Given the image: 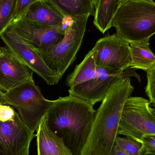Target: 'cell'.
I'll return each instance as SVG.
<instances>
[{
  "mask_svg": "<svg viewBox=\"0 0 155 155\" xmlns=\"http://www.w3.org/2000/svg\"><path fill=\"white\" fill-rule=\"evenodd\" d=\"M130 45V68L146 72L155 68V57L150 48L149 42L133 43Z\"/></svg>",
  "mask_w": 155,
  "mask_h": 155,
  "instance_id": "cell-17",
  "label": "cell"
},
{
  "mask_svg": "<svg viewBox=\"0 0 155 155\" xmlns=\"http://www.w3.org/2000/svg\"><path fill=\"white\" fill-rule=\"evenodd\" d=\"M142 155H155V154L147 153H146L143 152Z\"/></svg>",
  "mask_w": 155,
  "mask_h": 155,
  "instance_id": "cell-28",
  "label": "cell"
},
{
  "mask_svg": "<svg viewBox=\"0 0 155 155\" xmlns=\"http://www.w3.org/2000/svg\"><path fill=\"white\" fill-rule=\"evenodd\" d=\"M20 37L35 49L55 45L64 37L65 26H48L29 21L24 16L11 23Z\"/></svg>",
  "mask_w": 155,
  "mask_h": 155,
  "instance_id": "cell-11",
  "label": "cell"
},
{
  "mask_svg": "<svg viewBox=\"0 0 155 155\" xmlns=\"http://www.w3.org/2000/svg\"><path fill=\"white\" fill-rule=\"evenodd\" d=\"M91 51L96 68L105 69L112 74L130 67V45L115 34L100 38Z\"/></svg>",
  "mask_w": 155,
  "mask_h": 155,
  "instance_id": "cell-8",
  "label": "cell"
},
{
  "mask_svg": "<svg viewBox=\"0 0 155 155\" xmlns=\"http://www.w3.org/2000/svg\"><path fill=\"white\" fill-rule=\"evenodd\" d=\"M34 132L15 112L13 119L0 122V155H29Z\"/></svg>",
  "mask_w": 155,
  "mask_h": 155,
  "instance_id": "cell-9",
  "label": "cell"
},
{
  "mask_svg": "<svg viewBox=\"0 0 155 155\" xmlns=\"http://www.w3.org/2000/svg\"><path fill=\"white\" fill-rule=\"evenodd\" d=\"M66 18L90 14L94 16L95 8L90 0H45Z\"/></svg>",
  "mask_w": 155,
  "mask_h": 155,
  "instance_id": "cell-15",
  "label": "cell"
},
{
  "mask_svg": "<svg viewBox=\"0 0 155 155\" xmlns=\"http://www.w3.org/2000/svg\"><path fill=\"white\" fill-rule=\"evenodd\" d=\"M38 1L40 0H17L12 22L15 21L24 16L30 7Z\"/></svg>",
  "mask_w": 155,
  "mask_h": 155,
  "instance_id": "cell-22",
  "label": "cell"
},
{
  "mask_svg": "<svg viewBox=\"0 0 155 155\" xmlns=\"http://www.w3.org/2000/svg\"><path fill=\"white\" fill-rule=\"evenodd\" d=\"M115 34L128 43L149 42L155 33L154 0H126L119 5L111 21Z\"/></svg>",
  "mask_w": 155,
  "mask_h": 155,
  "instance_id": "cell-3",
  "label": "cell"
},
{
  "mask_svg": "<svg viewBox=\"0 0 155 155\" xmlns=\"http://www.w3.org/2000/svg\"><path fill=\"white\" fill-rule=\"evenodd\" d=\"M97 77L96 65L91 50L81 63L76 65L72 72L67 76L66 85L72 87Z\"/></svg>",
  "mask_w": 155,
  "mask_h": 155,
  "instance_id": "cell-16",
  "label": "cell"
},
{
  "mask_svg": "<svg viewBox=\"0 0 155 155\" xmlns=\"http://www.w3.org/2000/svg\"><path fill=\"white\" fill-rule=\"evenodd\" d=\"M0 38L19 61L48 85L59 83L62 78L46 65L39 54L20 37L12 24L0 35Z\"/></svg>",
  "mask_w": 155,
  "mask_h": 155,
  "instance_id": "cell-7",
  "label": "cell"
},
{
  "mask_svg": "<svg viewBox=\"0 0 155 155\" xmlns=\"http://www.w3.org/2000/svg\"><path fill=\"white\" fill-rule=\"evenodd\" d=\"M115 144L129 155H142L143 153L141 143L130 137L117 136Z\"/></svg>",
  "mask_w": 155,
  "mask_h": 155,
  "instance_id": "cell-20",
  "label": "cell"
},
{
  "mask_svg": "<svg viewBox=\"0 0 155 155\" xmlns=\"http://www.w3.org/2000/svg\"><path fill=\"white\" fill-rule=\"evenodd\" d=\"M147 84L145 93L148 97L150 104L153 107L155 105V68L147 71Z\"/></svg>",
  "mask_w": 155,
  "mask_h": 155,
  "instance_id": "cell-21",
  "label": "cell"
},
{
  "mask_svg": "<svg viewBox=\"0 0 155 155\" xmlns=\"http://www.w3.org/2000/svg\"><path fill=\"white\" fill-rule=\"evenodd\" d=\"M1 47H0V54H1Z\"/></svg>",
  "mask_w": 155,
  "mask_h": 155,
  "instance_id": "cell-30",
  "label": "cell"
},
{
  "mask_svg": "<svg viewBox=\"0 0 155 155\" xmlns=\"http://www.w3.org/2000/svg\"><path fill=\"white\" fill-rule=\"evenodd\" d=\"M0 104H6V101L5 98L4 93L0 89Z\"/></svg>",
  "mask_w": 155,
  "mask_h": 155,
  "instance_id": "cell-26",
  "label": "cell"
},
{
  "mask_svg": "<svg viewBox=\"0 0 155 155\" xmlns=\"http://www.w3.org/2000/svg\"><path fill=\"white\" fill-rule=\"evenodd\" d=\"M36 131L37 155H73L62 140L50 129L45 116Z\"/></svg>",
  "mask_w": 155,
  "mask_h": 155,
  "instance_id": "cell-13",
  "label": "cell"
},
{
  "mask_svg": "<svg viewBox=\"0 0 155 155\" xmlns=\"http://www.w3.org/2000/svg\"><path fill=\"white\" fill-rule=\"evenodd\" d=\"M120 0H100L95 8L93 24L104 34L111 28V21L119 5Z\"/></svg>",
  "mask_w": 155,
  "mask_h": 155,
  "instance_id": "cell-18",
  "label": "cell"
},
{
  "mask_svg": "<svg viewBox=\"0 0 155 155\" xmlns=\"http://www.w3.org/2000/svg\"><path fill=\"white\" fill-rule=\"evenodd\" d=\"M125 1H126V0H120V2H119V5H120V4L122 3V2H123Z\"/></svg>",
  "mask_w": 155,
  "mask_h": 155,
  "instance_id": "cell-29",
  "label": "cell"
},
{
  "mask_svg": "<svg viewBox=\"0 0 155 155\" xmlns=\"http://www.w3.org/2000/svg\"><path fill=\"white\" fill-rule=\"evenodd\" d=\"M90 1L92 2L94 7H95V8H96V7L97 6V5H98L100 0H90Z\"/></svg>",
  "mask_w": 155,
  "mask_h": 155,
  "instance_id": "cell-27",
  "label": "cell"
},
{
  "mask_svg": "<svg viewBox=\"0 0 155 155\" xmlns=\"http://www.w3.org/2000/svg\"><path fill=\"white\" fill-rule=\"evenodd\" d=\"M90 14L70 18L65 26L62 39L55 45L44 49H35L46 65L62 78L76 59L84 36Z\"/></svg>",
  "mask_w": 155,
  "mask_h": 155,
  "instance_id": "cell-4",
  "label": "cell"
},
{
  "mask_svg": "<svg viewBox=\"0 0 155 155\" xmlns=\"http://www.w3.org/2000/svg\"><path fill=\"white\" fill-rule=\"evenodd\" d=\"M15 110L8 105L0 104V122H4L13 119Z\"/></svg>",
  "mask_w": 155,
  "mask_h": 155,
  "instance_id": "cell-24",
  "label": "cell"
},
{
  "mask_svg": "<svg viewBox=\"0 0 155 155\" xmlns=\"http://www.w3.org/2000/svg\"><path fill=\"white\" fill-rule=\"evenodd\" d=\"M132 77L135 78L141 83V77L136 73V69L130 67L116 74L99 75L94 79L70 87L68 92L70 95L94 105L102 101L115 85L125 78Z\"/></svg>",
  "mask_w": 155,
  "mask_h": 155,
  "instance_id": "cell-10",
  "label": "cell"
},
{
  "mask_svg": "<svg viewBox=\"0 0 155 155\" xmlns=\"http://www.w3.org/2000/svg\"><path fill=\"white\" fill-rule=\"evenodd\" d=\"M89 102L70 95L60 97L44 116L50 129L73 155H80L96 111Z\"/></svg>",
  "mask_w": 155,
  "mask_h": 155,
  "instance_id": "cell-2",
  "label": "cell"
},
{
  "mask_svg": "<svg viewBox=\"0 0 155 155\" xmlns=\"http://www.w3.org/2000/svg\"><path fill=\"white\" fill-rule=\"evenodd\" d=\"M111 155H129L126 153L124 151L121 149L120 147L115 144L113 147Z\"/></svg>",
  "mask_w": 155,
  "mask_h": 155,
  "instance_id": "cell-25",
  "label": "cell"
},
{
  "mask_svg": "<svg viewBox=\"0 0 155 155\" xmlns=\"http://www.w3.org/2000/svg\"><path fill=\"white\" fill-rule=\"evenodd\" d=\"M149 100L129 97L125 102L120 118L118 135L139 142L145 135H155V111Z\"/></svg>",
  "mask_w": 155,
  "mask_h": 155,
  "instance_id": "cell-6",
  "label": "cell"
},
{
  "mask_svg": "<svg viewBox=\"0 0 155 155\" xmlns=\"http://www.w3.org/2000/svg\"><path fill=\"white\" fill-rule=\"evenodd\" d=\"M17 0H0V35L11 24Z\"/></svg>",
  "mask_w": 155,
  "mask_h": 155,
  "instance_id": "cell-19",
  "label": "cell"
},
{
  "mask_svg": "<svg viewBox=\"0 0 155 155\" xmlns=\"http://www.w3.org/2000/svg\"><path fill=\"white\" fill-rule=\"evenodd\" d=\"M6 104L13 107L24 124L33 132L54 100L45 98L34 83H24L5 92Z\"/></svg>",
  "mask_w": 155,
  "mask_h": 155,
  "instance_id": "cell-5",
  "label": "cell"
},
{
  "mask_svg": "<svg viewBox=\"0 0 155 155\" xmlns=\"http://www.w3.org/2000/svg\"><path fill=\"white\" fill-rule=\"evenodd\" d=\"M139 142L142 144L143 152L147 153L155 154V135L143 136Z\"/></svg>",
  "mask_w": 155,
  "mask_h": 155,
  "instance_id": "cell-23",
  "label": "cell"
},
{
  "mask_svg": "<svg viewBox=\"0 0 155 155\" xmlns=\"http://www.w3.org/2000/svg\"><path fill=\"white\" fill-rule=\"evenodd\" d=\"M1 49L0 89L6 92L22 84L34 83L32 71L6 47Z\"/></svg>",
  "mask_w": 155,
  "mask_h": 155,
  "instance_id": "cell-12",
  "label": "cell"
},
{
  "mask_svg": "<svg viewBox=\"0 0 155 155\" xmlns=\"http://www.w3.org/2000/svg\"><path fill=\"white\" fill-rule=\"evenodd\" d=\"M134 90L131 78L121 80L111 88L96 112L80 155H111L118 136L123 107Z\"/></svg>",
  "mask_w": 155,
  "mask_h": 155,
  "instance_id": "cell-1",
  "label": "cell"
},
{
  "mask_svg": "<svg viewBox=\"0 0 155 155\" xmlns=\"http://www.w3.org/2000/svg\"><path fill=\"white\" fill-rule=\"evenodd\" d=\"M24 17L27 20L48 26H65L66 18L45 0L35 3Z\"/></svg>",
  "mask_w": 155,
  "mask_h": 155,
  "instance_id": "cell-14",
  "label": "cell"
}]
</instances>
